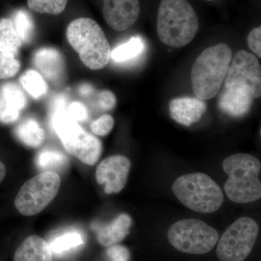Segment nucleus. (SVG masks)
Returning a JSON list of instances; mask_svg holds the SVG:
<instances>
[{
	"mask_svg": "<svg viewBox=\"0 0 261 261\" xmlns=\"http://www.w3.org/2000/svg\"><path fill=\"white\" fill-rule=\"evenodd\" d=\"M20 84L34 99H39L47 92V82L39 72L28 70L20 76Z\"/></svg>",
	"mask_w": 261,
	"mask_h": 261,
	"instance_id": "obj_24",
	"label": "nucleus"
},
{
	"mask_svg": "<svg viewBox=\"0 0 261 261\" xmlns=\"http://www.w3.org/2000/svg\"><path fill=\"white\" fill-rule=\"evenodd\" d=\"M206 110L205 101L197 97L175 98L169 105L171 118L178 123L187 126L200 121Z\"/></svg>",
	"mask_w": 261,
	"mask_h": 261,
	"instance_id": "obj_14",
	"label": "nucleus"
},
{
	"mask_svg": "<svg viewBox=\"0 0 261 261\" xmlns=\"http://www.w3.org/2000/svg\"><path fill=\"white\" fill-rule=\"evenodd\" d=\"M20 63L11 53H0V80H8L18 73Z\"/></svg>",
	"mask_w": 261,
	"mask_h": 261,
	"instance_id": "obj_27",
	"label": "nucleus"
},
{
	"mask_svg": "<svg viewBox=\"0 0 261 261\" xmlns=\"http://www.w3.org/2000/svg\"><path fill=\"white\" fill-rule=\"evenodd\" d=\"M232 60V51L224 43L207 47L192 65L191 81L194 93L201 100L214 97L219 92Z\"/></svg>",
	"mask_w": 261,
	"mask_h": 261,
	"instance_id": "obj_3",
	"label": "nucleus"
},
{
	"mask_svg": "<svg viewBox=\"0 0 261 261\" xmlns=\"http://www.w3.org/2000/svg\"><path fill=\"white\" fill-rule=\"evenodd\" d=\"M80 94L84 96H88L93 92L94 89L92 86L89 85L88 84H83L80 87Z\"/></svg>",
	"mask_w": 261,
	"mask_h": 261,
	"instance_id": "obj_33",
	"label": "nucleus"
},
{
	"mask_svg": "<svg viewBox=\"0 0 261 261\" xmlns=\"http://www.w3.org/2000/svg\"><path fill=\"white\" fill-rule=\"evenodd\" d=\"M67 107L65 96L56 97L51 107V127L67 152L82 163L94 166L102 154V142L92 134L86 132L78 122L72 119L67 113Z\"/></svg>",
	"mask_w": 261,
	"mask_h": 261,
	"instance_id": "obj_1",
	"label": "nucleus"
},
{
	"mask_svg": "<svg viewBox=\"0 0 261 261\" xmlns=\"http://www.w3.org/2000/svg\"><path fill=\"white\" fill-rule=\"evenodd\" d=\"M132 223L130 216L123 214L110 224L94 225L98 243L104 247L112 246L119 243L129 233Z\"/></svg>",
	"mask_w": 261,
	"mask_h": 261,
	"instance_id": "obj_17",
	"label": "nucleus"
},
{
	"mask_svg": "<svg viewBox=\"0 0 261 261\" xmlns=\"http://www.w3.org/2000/svg\"><path fill=\"white\" fill-rule=\"evenodd\" d=\"M59 174L44 171L25 182L15 197V205L20 214L34 216L42 212L54 200L61 187Z\"/></svg>",
	"mask_w": 261,
	"mask_h": 261,
	"instance_id": "obj_8",
	"label": "nucleus"
},
{
	"mask_svg": "<svg viewBox=\"0 0 261 261\" xmlns=\"http://www.w3.org/2000/svg\"><path fill=\"white\" fill-rule=\"evenodd\" d=\"M129 160L116 154L103 160L96 170V179L108 195L118 193L124 188L130 169Z\"/></svg>",
	"mask_w": 261,
	"mask_h": 261,
	"instance_id": "obj_11",
	"label": "nucleus"
},
{
	"mask_svg": "<svg viewBox=\"0 0 261 261\" xmlns=\"http://www.w3.org/2000/svg\"><path fill=\"white\" fill-rule=\"evenodd\" d=\"M27 105V97L17 84L8 82L0 87L1 123H11L17 121Z\"/></svg>",
	"mask_w": 261,
	"mask_h": 261,
	"instance_id": "obj_13",
	"label": "nucleus"
},
{
	"mask_svg": "<svg viewBox=\"0 0 261 261\" xmlns=\"http://www.w3.org/2000/svg\"><path fill=\"white\" fill-rule=\"evenodd\" d=\"M14 261H53V253L44 239L32 235L25 238L18 247Z\"/></svg>",
	"mask_w": 261,
	"mask_h": 261,
	"instance_id": "obj_18",
	"label": "nucleus"
},
{
	"mask_svg": "<svg viewBox=\"0 0 261 261\" xmlns=\"http://www.w3.org/2000/svg\"><path fill=\"white\" fill-rule=\"evenodd\" d=\"M103 16L117 32L130 28L140 14V0H103Z\"/></svg>",
	"mask_w": 261,
	"mask_h": 261,
	"instance_id": "obj_12",
	"label": "nucleus"
},
{
	"mask_svg": "<svg viewBox=\"0 0 261 261\" xmlns=\"http://www.w3.org/2000/svg\"><path fill=\"white\" fill-rule=\"evenodd\" d=\"M258 225L253 219L242 217L228 226L218 241L216 254L221 261H244L251 252Z\"/></svg>",
	"mask_w": 261,
	"mask_h": 261,
	"instance_id": "obj_9",
	"label": "nucleus"
},
{
	"mask_svg": "<svg viewBox=\"0 0 261 261\" xmlns=\"http://www.w3.org/2000/svg\"><path fill=\"white\" fill-rule=\"evenodd\" d=\"M172 191L181 203L200 214L214 213L224 202L221 187L205 173H189L180 176L173 184Z\"/></svg>",
	"mask_w": 261,
	"mask_h": 261,
	"instance_id": "obj_6",
	"label": "nucleus"
},
{
	"mask_svg": "<svg viewBox=\"0 0 261 261\" xmlns=\"http://www.w3.org/2000/svg\"><path fill=\"white\" fill-rule=\"evenodd\" d=\"M261 27L252 29L248 37L247 44L253 53H255L259 58H261Z\"/></svg>",
	"mask_w": 261,
	"mask_h": 261,
	"instance_id": "obj_31",
	"label": "nucleus"
},
{
	"mask_svg": "<svg viewBox=\"0 0 261 261\" xmlns=\"http://www.w3.org/2000/svg\"><path fill=\"white\" fill-rule=\"evenodd\" d=\"M23 42L18 35L13 20L10 18L0 20V53L16 56Z\"/></svg>",
	"mask_w": 261,
	"mask_h": 261,
	"instance_id": "obj_21",
	"label": "nucleus"
},
{
	"mask_svg": "<svg viewBox=\"0 0 261 261\" xmlns=\"http://www.w3.org/2000/svg\"><path fill=\"white\" fill-rule=\"evenodd\" d=\"M98 102L102 109L110 111L116 106V97L111 91L104 90L99 92V96H98Z\"/></svg>",
	"mask_w": 261,
	"mask_h": 261,
	"instance_id": "obj_32",
	"label": "nucleus"
},
{
	"mask_svg": "<svg viewBox=\"0 0 261 261\" xmlns=\"http://www.w3.org/2000/svg\"><path fill=\"white\" fill-rule=\"evenodd\" d=\"M253 97L245 87H230L220 96L219 108L230 116L238 118L248 113L253 102Z\"/></svg>",
	"mask_w": 261,
	"mask_h": 261,
	"instance_id": "obj_16",
	"label": "nucleus"
},
{
	"mask_svg": "<svg viewBox=\"0 0 261 261\" xmlns=\"http://www.w3.org/2000/svg\"><path fill=\"white\" fill-rule=\"evenodd\" d=\"M206 1H213V0H206Z\"/></svg>",
	"mask_w": 261,
	"mask_h": 261,
	"instance_id": "obj_35",
	"label": "nucleus"
},
{
	"mask_svg": "<svg viewBox=\"0 0 261 261\" xmlns=\"http://www.w3.org/2000/svg\"><path fill=\"white\" fill-rule=\"evenodd\" d=\"M199 20L187 0H162L157 18L160 40L169 47L178 48L192 42L198 32Z\"/></svg>",
	"mask_w": 261,
	"mask_h": 261,
	"instance_id": "obj_2",
	"label": "nucleus"
},
{
	"mask_svg": "<svg viewBox=\"0 0 261 261\" xmlns=\"http://www.w3.org/2000/svg\"><path fill=\"white\" fill-rule=\"evenodd\" d=\"M15 135L23 145L32 148L39 147L45 140V132L34 118H29L19 123Z\"/></svg>",
	"mask_w": 261,
	"mask_h": 261,
	"instance_id": "obj_19",
	"label": "nucleus"
},
{
	"mask_svg": "<svg viewBox=\"0 0 261 261\" xmlns=\"http://www.w3.org/2000/svg\"><path fill=\"white\" fill-rule=\"evenodd\" d=\"M68 0H28V6L33 11L46 14L58 15L64 11Z\"/></svg>",
	"mask_w": 261,
	"mask_h": 261,
	"instance_id": "obj_26",
	"label": "nucleus"
},
{
	"mask_svg": "<svg viewBox=\"0 0 261 261\" xmlns=\"http://www.w3.org/2000/svg\"><path fill=\"white\" fill-rule=\"evenodd\" d=\"M68 163V158L61 151L56 149L46 148L37 154L36 158V166L44 171H58L64 169Z\"/></svg>",
	"mask_w": 261,
	"mask_h": 261,
	"instance_id": "obj_22",
	"label": "nucleus"
},
{
	"mask_svg": "<svg viewBox=\"0 0 261 261\" xmlns=\"http://www.w3.org/2000/svg\"><path fill=\"white\" fill-rule=\"evenodd\" d=\"M114 126V119L110 115H104L92 122L91 129L94 135L106 136L112 130Z\"/></svg>",
	"mask_w": 261,
	"mask_h": 261,
	"instance_id": "obj_28",
	"label": "nucleus"
},
{
	"mask_svg": "<svg viewBox=\"0 0 261 261\" xmlns=\"http://www.w3.org/2000/svg\"><path fill=\"white\" fill-rule=\"evenodd\" d=\"M222 166L228 176L224 190L230 200L241 204L260 200L261 164L256 157L245 153L233 154L224 160Z\"/></svg>",
	"mask_w": 261,
	"mask_h": 261,
	"instance_id": "obj_4",
	"label": "nucleus"
},
{
	"mask_svg": "<svg viewBox=\"0 0 261 261\" xmlns=\"http://www.w3.org/2000/svg\"><path fill=\"white\" fill-rule=\"evenodd\" d=\"M67 39L80 55L87 68L100 70L111 59V48L107 37L97 22L89 18L73 20L68 25Z\"/></svg>",
	"mask_w": 261,
	"mask_h": 261,
	"instance_id": "obj_5",
	"label": "nucleus"
},
{
	"mask_svg": "<svg viewBox=\"0 0 261 261\" xmlns=\"http://www.w3.org/2000/svg\"><path fill=\"white\" fill-rule=\"evenodd\" d=\"M168 239L178 251L204 255L216 246L219 235L215 228L200 220L184 219L176 221L170 227Z\"/></svg>",
	"mask_w": 261,
	"mask_h": 261,
	"instance_id": "obj_7",
	"label": "nucleus"
},
{
	"mask_svg": "<svg viewBox=\"0 0 261 261\" xmlns=\"http://www.w3.org/2000/svg\"><path fill=\"white\" fill-rule=\"evenodd\" d=\"M225 88L246 87L253 98L261 95V68L256 57L252 53L240 50L235 54L225 79Z\"/></svg>",
	"mask_w": 261,
	"mask_h": 261,
	"instance_id": "obj_10",
	"label": "nucleus"
},
{
	"mask_svg": "<svg viewBox=\"0 0 261 261\" xmlns=\"http://www.w3.org/2000/svg\"><path fill=\"white\" fill-rule=\"evenodd\" d=\"M7 170L4 163L0 161V184L3 181L6 175Z\"/></svg>",
	"mask_w": 261,
	"mask_h": 261,
	"instance_id": "obj_34",
	"label": "nucleus"
},
{
	"mask_svg": "<svg viewBox=\"0 0 261 261\" xmlns=\"http://www.w3.org/2000/svg\"><path fill=\"white\" fill-rule=\"evenodd\" d=\"M12 20L22 42H30L34 35V23L28 12L24 10H17Z\"/></svg>",
	"mask_w": 261,
	"mask_h": 261,
	"instance_id": "obj_25",
	"label": "nucleus"
},
{
	"mask_svg": "<svg viewBox=\"0 0 261 261\" xmlns=\"http://www.w3.org/2000/svg\"><path fill=\"white\" fill-rule=\"evenodd\" d=\"M68 116L77 122H85L88 119L87 108L80 102H73L67 107Z\"/></svg>",
	"mask_w": 261,
	"mask_h": 261,
	"instance_id": "obj_29",
	"label": "nucleus"
},
{
	"mask_svg": "<svg viewBox=\"0 0 261 261\" xmlns=\"http://www.w3.org/2000/svg\"><path fill=\"white\" fill-rule=\"evenodd\" d=\"M107 255L111 261H129L130 253L126 247L121 245H112L107 250Z\"/></svg>",
	"mask_w": 261,
	"mask_h": 261,
	"instance_id": "obj_30",
	"label": "nucleus"
},
{
	"mask_svg": "<svg viewBox=\"0 0 261 261\" xmlns=\"http://www.w3.org/2000/svg\"><path fill=\"white\" fill-rule=\"evenodd\" d=\"M33 62L43 76L49 82L58 83L64 76V59L55 48H41L34 55Z\"/></svg>",
	"mask_w": 261,
	"mask_h": 261,
	"instance_id": "obj_15",
	"label": "nucleus"
},
{
	"mask_svg": "<svg viewBox=\"0 0 261 261\" xmlns=\"http://www.w3.org/2000/svg\"><path fill=\"white\" fill-rule=\"evenodd\" d=\"M145 44L142 37H133L128 42L118 46L111 51V59L118 63L136 61L145 50Z\"/></svg>",
	"mask_w": 261,
	"mask_h": 261,
	"instance_id": "obj_20",
	"label": "nucleus"
},
{
	"mask_svg": "<svg viewBox=\"0 0 261 261\" xmlns=\"http://www.w3.org/2000/svg\"><path fill=\"white\" fill-rule=\"evenodd\" d=\"M82 233L76 231H67L53 239L49 244L53 255H63L84 245Z\"/></svg>",
	"mask_w": 261,
	"mask_h": 261,
	"instance_id": "obj_23",
	"label": "nucleus"
}]
</instances>
